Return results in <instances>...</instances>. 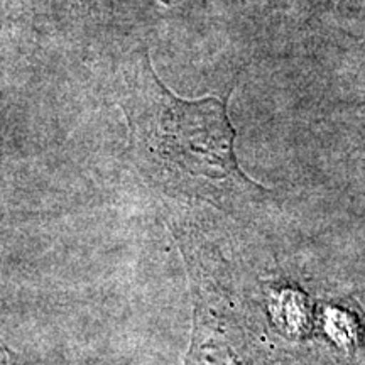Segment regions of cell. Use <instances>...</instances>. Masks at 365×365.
Listing matches in <instances>:
<instances>
[{
  "label": "cell",
  "instance_id": "obj_2",
  "mask_svg": "<svg viewBox=\"0 0 365 365\" xmlns=\"http://www.w3.org/2000/svg\"><path fill=\"white\" fill-rule=\"evenodd\" d=\"M193 296V327L182 365H277L225 286L217 255L188 228L175 230Z\"/></svg>",
  "mask_w": 365,
  "mask_h": 365
},
{
  "label": "cell",
  "instance_id": "obj_3",
  "mask_svg": "<svg viewBox=\"0 0 365 365\" xmlns=\"http://www.w3.org/2000/svg\"><path fill=\"white\" fill-rule=\"evenodd\" d=\"M0 365H4V354H2V350H0Z\"/></svg>",
  "mask_w": 365,
  "mask_h": 365
},
{
  "label": "cell",
  "instance_id": "obj_1",
  "mask_svg": "<svg viewBox=\"0 0 365 365\" xmlns=\"http://www.w3.org/2000/svg\"><path fill=\"white\" fill-rule=\"evenodd\" d=\"M129 122L132 144L158 181L182 193L215 196L227 186H254L234 153L235 132L218 98L182 102L144 66Z\"/></svg>",
  "mask_w": 365,
  "mask_h": 365
}]
</instances>
